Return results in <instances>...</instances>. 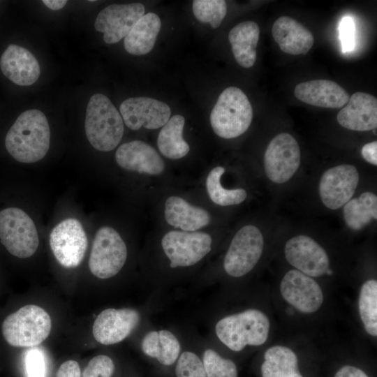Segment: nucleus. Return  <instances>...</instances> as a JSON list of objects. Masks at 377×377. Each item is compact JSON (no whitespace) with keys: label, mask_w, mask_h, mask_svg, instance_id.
<instances>
[{"label":"nucleus","mask_w":377,"mask_h":377,"mask_svg":"<svg viewBox=\"0 0 377 377\" xmlns=\"http://www.w3.org/2000/svg\"><path fill=\"white\" fill-rule=\"evenodd\" d=\"M184 123L185 119L182 115H174L162 126L158 133V148L162 155L169 159H180L190 150L188 144L183 138Z\"/></svg>","instance_id":"obj_28"},{"label":"nucleus","mask_w":377,"mask_h":377,"mask_svg":"<svg viewBox=\"0 0 377 377\" xmlns=\"http://www.w3.org/2000/svg\"><path fill=\"white\" fill-rule=\"evenodd\" d=\"M43 3L50 9L58 10L63 8L67 1L66 0H43Z\"/></svg>","instance_id":"obj_41"},{"label":"nucleus","mask_w":377,"mask_h":377,"mask_svg":"<svg viewBox=\"0 0 377 377\" xmlns=\"http://www.w3.org/2000/svg\"><path fill=\"white\" fill-rule=\"evenodd\" d=\"M261 364L262 377H303L298 369V358L289 347L276 345L267 348Z\"/></svg>","instance_id":"obj_27"},{"label":"nucleus","mask_w":377,"mask_h":377,"mask_svg":"<svg viewBox=\"0 0 377 377\" xmlns=\"http://www.w3.org/2000/svg\"><path fill=\"white\" fill-rule=\"evenodd\" d=\"M224 172L225 168L218 165L208 173L205 180V186L210 200L220 206H231L242 203L247 197L246 190L224 188L221 182V178Z\"/></svg>","instance_id":"obj_31"},{"label":"nucleus","mask_w":377,"mask_h":377,"mask_svg":"<svg viewBox=\"0 0 377 377\" xmlns=\"http://www.w3.org/2000/svg\"><path fill=\"white\" fill-rule=\"evenodd\" d=\"M359 177L357 168L349 164L339 165L326 170L319 183V194L323 205L330 209L344 205L354 195Z\"/></svg>","instance_id":"obj_15"},{"label":"nucleus","mask_w":377,"mask_h":377,"mask_svg":"<svg viewBox=\"0 0 377 377\" xmlns=\"http://www.w3.org/2000/svg\"><path fill=\"white\" fill-rule=\"evenodd\" d=\"M161 27L158 15L154 13L145 14L124 37L125 50L138 56L149 53L154 46Z\"/></svg>","instance_id":"obj_26"},{"label":"nucleus","mask_w":377,"mask_h":377,"mask_svg":"<svg viewBox=\"0 0 377 377\" xmlns=\"http://www.w3.org/2000/svg\"><path fill=\"white\" fill-rule=\"evenodd\" d=\"M127 258V246L119 233L109 226L99 228L89 259L91 274L101 279L113 278L121 272Z\"/></svg>","instance_id":"obj_8"},{"label":"nucleus","mask_w":377,"mask_h":377,"mask_svg":"<svg viewBox=\"0 0 377 377\" xmlns=\"http://www.w3.org/2000/svg\"><path fill=\"white\" fill-rule=\"evenodd\" d=\"M362 157L369 163L377 165V142L373 141L365 144L361 150Z\"/></svg>","instance_id":"obj_39"},{"label":"nucleus","mask_w":377,"mask_h":377,"mask_svg":"<svg viewBox=\"0 0 377 377\" xmlns=\"http://www.w3.org/2000/svg\"><path fill=\"white\" fill-rule=\"evenodd\" d=\"M286 259L295 269L311 277L326 274L330 259L325 250L313 238L297 235L289 239L284 246Z\"/></svg>","instance_id":"obj_14"},{"label":"nucleus","mask_w":377,"mask_h":377,"mask_svg":"<svg viewBox=\"0 0 377 377\" xmlns=\"http://www.w3.org/2000/svg\"><path fill=\"white\" fill-rule=\"evenodd\" d=\"M340 38L343 52H348L355 45V24L349 17H344L340 24Z\"/></svg>","instance_id":"obj_37"},{"label":"nucleus","mask_w":377,"mask_h":377,"mask_svg":"<svg viewBox=\"0 0 377 377\" xmlns=\"http://www.w3.org/2000/svg\"><path fill=\"white\" fill-rule=\"evenodd\" d=\"M183 349L175 364L176 377H207L199 351L195 349L192 333L181 332Z\"/></svg>","instance_id":"obj_33"},{"label":"nucleus","mask_w":377,"mask_h":377,"mask_svg":"<svg viewBox=\"0 0 377 377\" xmlns=\"http://www.w3.org/2000/svg\"><path fill=\"white\" fill-rule=\"evenodd\" d=\"M114 369V363L110 356L98 355L89 362L82 377H112Z\"/></svg>","instance_id":"obj_35"},{"label":"nucleus","mask_w":377,"mask_h":377,"mask_svg":"<svg viewBox=\"0 0 377 377\" xmlns=\"http://www.w3.org/2000/svg\"><path fill=\"white\" fill-rule=\"evenodd\" d=\"M253 109L246 94L239 88L229 87L219 95L210 114L214 132L225 139L237 138L249 128Z\"/></svg>","instance_id":"obj_5"},{"label":"nucleus","mask_w":377,"mask_h":377,"mask_svg":"<svg viewBox=\"0 0 377 377\" xmlns=\"http://www.w3.org/2000/svg\"><path fill=\"white\" fill-rule=\"evenodd\" d=\"M346 224L353 230H360L377 219V196L371 192L362 193L350 199L343 207Z\"/></svg>","instance_id":"obj_29"},{"label":"nucleus","mask_w":377,"mask_h":377,"mask_svg":"<svg viewBox=\"0 0 377 377\" xmlns=\"http://www.w3.org/2000/svg\"><path fill=\"white\" fill-rule=\"evenodd\" d=\"M260 29L253 21L235 25L228 34V40L236 61L244 68H251L256 60V47Z\"/></svg>","instance_id":"obj_25"},{"label":"nucleus","mask_w":377,"mask_h":377,"mask_svg":"<svg viewBox=\"0 0 377 377\" xmlns=\"http://www.w3.org/2000/svg\"><path fill=\"white\" fill-rule=\"evenodd\" d=\"M115 160L123 169L148 175H160L165 164L158 151L141 140H133L120 145L115 153Z\"/></svg>","instance_id":"obj_19"},{"label":"nucleus","mask_w":377,"mask_h":377,"mask_svg":"<svg viewBox=\"0 0 377 377\" xmlns=\"http://www.w3.org/2000/svg\"><path fill=\"white\" fill-rule=\"evenodd\" d=\"M52 320L40 306L29 304L10 313L3 320L1 331L6 341L15 347H34L49 336Z\"/></svg>","instance_id":"obj_6"},{"label":"nucleus","mask_w":377,"mask_h":377,"mask_svg":"<svg viewBox=\"0 0 377 377\" xmlns=\"http://www.w3.org/2000/svg\"><path fill=\"white\" fill-rule=\"evenodd\" d=\"M144 318L143 312L135 308L105 309L94 322L93 337L97 342L105 346L119 343L140 327Z\"/></svg>","instance_id":"obj_10"},{"label":"nucleus","mask_w":377,"mask_h":377,"mask_svg":"<svg viewBox=\"0 0 377 377\" xmlns=\"http://www.w3.org/2000/svg\"><path fill=\"white\" fill-rule=\"evenodd\" d=\"M50 143V128L40 110H27L21 113L8 130L5 145L16 161L32 163L41 160L47 153Z\"/></svg>","instance_id":"obj_2"},{"label":"nucleus","mask_w":377,"mask_h":377,"mask_svg":"<svg viewBox=\"0 0 377 377\" xmlns=\"http://www.w3.org/2000/svg\"><path fill=\"white\" fill-rule=\"evenodd\" d=\"M295 97L309 105L340 108L349 101V95L340 85L332 80H313L300 82L294 90Z\"/></svg>","instance_id":"obj_22"},{"label":"nucleus","mask_w":377,"mask_h":377,"mask_svg":"<svg viewBox=\"0 0 377 377\" xmlns=\"http://www.w3.org/2000/svg\"><path fill=\"white\" fill-rule=\"evenodd\" d=\"M358 311L366 332L377 336V281L369 279L362 283L358 297Z\"/></svg>","instance_id":"obj_32"},{"label":"nucleus","mask_w":377,"mask_h":377,"mask_svg":"<svg viewBox=\"0 0 377 377\" xmlns=\"http://www.w3.org/2000/svg\"><path fill=\"white\" fill-rule=\"evenodd\" d=\"M50 246L58 261L64 267L78 266L87 248V238L80 222L74 218L59 223L50 235Z\"/></svg>","instance_id":"obj_12"},{"label":"nucleus","mask_w":377,"mask_h":377,"mask_svg":"<svg viewBox=\"0 0 377 377\" xmlns=\"http://www.w3.org/2000/svg\"><path fill=\"white\" fill-rule=\"evenodd\" d=\"M0 240L10 254L20 258L33 256L39 244L34 222L17 207L0 211Z\"/></svg>","instance_id":"obj_9"},{"label":"nucleus","mask_w":377,"mask_h":377,"mask_svg":"<svg viewBox=\"0 0 377 377\" xmlns=\"http://www.w3.org/2000/svg\"><path fill=\"white\" fill-rule=\"evenodd\" d=\"M125 125L137 131L144 127L157 129L170 118L171 110L166 103L149 97H133L124 101L119 107Z\"/></svg>","instance_id":"obj_16"},{"label":"nucleus","mask_w":377,"mask_h":377,"mask_svg":"<svg viewBox=\"0 0 377 377\" xmlns=\"http://www.w3.org/2000/svg\"><path fill=\"white\" fill-rule=\"evenodd\" d=\"M160 249L170 271L168 287L170 286L172 273L193 268L205 260L212 251L213 239L211 235L203 231L172 230L161 237Z\"/></svg>","instance_id":"obj_3"},{"label":"nucleus","mask_w":377,"mask_h":377,"mask_svg":"<svg viewBox=\"0 0 377 377\" xmlns=\"http://www.w3.org/2000/svg\"><path fill=\"white\" fill-rule=\"evenodd\" d=\"M194 335V334H193ZM194 339L203 363L207 377H237L235 363L222 356L211 341L199 337Z\"/></svg>","instance_id":"obj_30"},{"label":"nucleus","mask_w":377,"mask_h":377,"mask_svg":"<svg viewBox=\"0 0 377 377\" xmlns=\"http://www.w3.org/2000/svg\"><path fill=\"white\" fill-rule=\"evenodd\" d=\"M300 161V148L295 138L287 133H279L273 138L266 149L265 174L274 183H285L297 172Z\"/></svg>","instance_id":"obj_11"},{"label":"nucleus","mask_w":377,"mask_h":377,"mask_svg":"<svg viewBox=\"0 0 377 377\" xmlns=\"http://www.w3.org/2000/svg\"><path fill=\"white\" fill-rule=\"evenodd\" d=\"M164 218L170 226L186 232L199 231L211 222L210 214L205 209L193 205L177 195L166 199Z\"/></svg>","instance_id":"obj_23"},{"label":"nucleus","mask_w":377,"mask_h":377,"mask_svg":"<svg viewBox=\"0 0 377 377\" xmlns=\"http://www.w3.org/2000/svg\"><path fill=\"white\" fill-rule=\"evenodd\" d=\"M279 289L283 300L304 314L316 312L324 302L323 292L318 283L295 269L285 274Z\"/></svg>","instance_id":"obj_13"},{"label":"nucleus","mask_w":377,"mask_h":377,"mask_svg":"<svg viewBox=\"0 0 377 377\" xmlns=\"http://www.w3.org/2000/svg\"><path fill=\"white\" fill-rule=\"evenodd\" d=\"M334 377H369V376L358 367L344 365L336 372Z\"/></svg>","instance_id":"obj_40"},{"label":"nucleus","mask_w":377,"mask_h":377,"mask_svg":"<svg viewBox=\"0 0 377 377\" xmlns=\"http://www.w3.org/2000/svg\"><path fill=\"white\" fill-rule=\"evenodd\" d=\"M46 364L44 355L38 348L27 351L25 357V368L28 377H45Z\"/></svg>","instance_id":"obj_36"},{"label":"nucleus","mask_w":377,"mask_h":377,"mask_svg":"<svg viewBox=\"0 0 377 377\" xmlns=\"http://www.w3.org/2000/svg\"><path fill=\"white\" fill-rule=\"evenodd\" d=\"M270 329L267 316L256 308L216 317L211 322L212 335L227 349L239 353L247 346H260L267 341Z\"/></svg>","instance_id":"obj_1"},{"label":"nucleus","mask_w":377,"mask_h":377,"mask_svg":"<svg viewBox=\"0 0 377 377\" xmlns=\"http://www.w3.org/2000/svg\"><path fill=\"white\" fill-rule=\"evenodd\" d=\"M84 128L89 143L101 151H110L116 148L124 131L120 113L110 100L102 94H96L90 98Z\"/></svg>","instance_id":"obj_4"},{"label":"nucleus","mask_w":377,"mask_h":377,"mask_svg":"<svg viewBox=\"0 0 377 377\" xmlns=\"http://www.w3.org/2000/svg\"><path fill=\"white\" fill-rule=\"evenodd\" d=\"M80 376L79 364L75 360H68L62 363L57 373V377H80Z\"/></svg>","instance_id":"obj_38"},{"label":"nucleus","mask_w":377,"mask_h":377,"mask_svg":"<svg viewBox=\"0 0 377 377\" xmlns=\"http://www.w3.org/2000/svg\"><path fill=\"white\" fill-rule=\"evenodd\" d=\"M139 346L144 355L162 366L171 367L182 353L183 340L177 330L148 325L141 336Z\"/></svg>","instance_id":"obj_18"},{"label":"nucleus","mask_w":377,"mask_h":377,"mask_svg":"<svg viewBox=\"0 0 377 377\" xmlns=\"http://www.w3.org/2000/svg\"><path fill=\"white\" fill-rule=\"evenodd\" d=\"M272 34L281 50L289 54H306L313 45L312 33L290 17L278 18L272 25Z\"/></svg>","instance_id":"obj_24"},{"label":"nucleus","mask_w":377,"mask_h":377,"mask_svg":"<svg viewBox=\"0 0 377 377\" xmlns=\"http://www.w3.org/2000/svg\"><path fill=\"white\" fill-rule=\"evenodd\" d=\"M192 9L198 21L209 23L213 29H216L226 15L227 4L223 0H195Z\"/></svg>","instance_id":"obj_34"},{"label":"nucleus","mask_w":377,"mask_h":377,"mask_svg":"<svg viewBox=\"0 0 377 377\" xmlns=\"http://www.w3.org/2000/svg\"><path fill=\"white\" fill-rule=\"evenodd\" d=\"M343 127L356 131H367L377 126V99L364 92H355L337 116Z\"/></svg>","instance_id":"obj_21"},{"label":"nucleus","mask_w":377,"mask_h":377,"mask_svg":"<svg viewBox=\"0 0 377 377\" xmlns=\"http://www.w3.org/2000/svg\"><path fill=\"white\" fill-rule=\"evenodd\" d=\"M263 248V236L258 227L253 225L242 227L233 236L224 255L223 272L232 279L244 277L256 266Z\"/></svg>","instance_id":"obj_7"},{"label":"nucleus","mask_w":377,"mask_h":377,"mask_svg":"<svg viewBox=\"0 0 377 377\" xmlns=\"http://www.w3.org/2000/svg\"><path fill=\"white\" fill-rule=\"evenodd\" d=\"M145 11V6L140 3L111 4L98 14L95 29L103 34L105 43H116L128 34Z\"/></svg>","instance_id":"obj_17"},{"label":"nucleus","mask_w":377,"mask_h":377,"mask_svg":"<svg viewBox=\"0 0 377 377\" xmlns=\"http://www.w3.org/2000/svg\"><path fill=\"white\" fill-rule=\"evenodd\" d=\"M0 68L10 81L20 86H29L39 78L40 68L36 58L27 49L9 45L0 59Z\"/></svg>","instance_id":"obj_20"}]
</instances>
